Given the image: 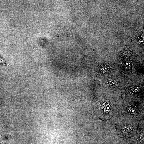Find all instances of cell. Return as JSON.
<instances>
[{
	"label": "cell",
	"instance_id": "6da1fadb",
	"mask_svg": "<svg viewBox=\"0 0 144 144\" xmlns=\"http://www.w3.org/2000/svg\"><path fill=\"white\" fill-rule=\"evenodd\" d=\"M137 123L134 122H122L117 125L118 134L122 137L128 138L132 137L137 133L138 128Z\"/></svg>",
	"mask_w": 144,
	"mask_h": 144
},
{
	"label": "cell",
	"instance_id": "7a4b0ae2",
	"mask_svg": "<svg viewBox=\"0 0 144 144\" xmlns=\"http://www.w3.org/2000/svg\"><path fill=\"white\" fill-rule=\"evenodd\" d=\"M137 55L130 50L125 49L121 52L119 62L121 67L126 71H130L135 64Z\"/></svg>",
	"mask_w": 144,
	"mask_h": 144
},
{
	"label": "cell",
	"instance_id": "3957f363",
	"mask_svg": "<svg viewBox=\"0 0 144 144\" xmlns=\"http://www.w3.org/2000/svg\"><path fill=\"white\" fill-rule=\"evenodd\" d=\"M110 101L105 97L102 98L98 105V112L102 120H107L111 117L115 110Z\"/></svg>",
	"mask_w": 144,
	"mask_h": 144
},
{
	"label": "cell",
	"instance_id": "277c9868",
	"mask_svg": "<svg viewBox=\"0 0 144 144\" xmlns=\"http://www.w3.org/2000/svg\"><path fill=\"white\" fill-rule=\"evenodd\" d=\"M125 111L127 116L136 117L139 115V110L137 104L132 103H129L125 108Z\"/></svg>",
	"mask_w": 144,
	"mask_h": 144
},
{
	"label": "cell",
	"instance_id": "5b68a950",
	"mask_svg": "<svg viewBox=\"0 0 144 144\" xmlns=\"http://www.w3.org/2000/svg\"><path fill=\"white\" fill-rule=\"evenodd\" d=\"M141 89L139 87H135L130 88L125 92L126 94L128 95H133L137 94L140 91Z\"/></svg>",
	"mask_w": 144,
	"mask_h": 144
},
{
	"label": "cell",
	"instance_id": "8992f818",
	"mask_svg": "<svg viewBox=\"0 0 144 144\" xmlns=\"http://www.w3.org/2000/svg\"><path fill=\"white\" fill-rule=\"evenodd\" d=\"M110 65L108 64L103 65L100 69V72L102 74H104L105 72H108L110 69Z\"/></svg>",
	"mask_w": 144,
	"mask_h": 144
},
{
	"label": "cell",
	"instance_id": "52a82bcc",
	"mask_svg": "<svg viewBox=\"0 0 144 144\" xmlns=\"http://www.w3.org/2000/svg\"><path fill=\"white\" fill-rule=\"evenodd\" d=\"M107 84L109 87L111 88L115 87L117 85V82L115 80L112 79L108 80Z\"/></svg>",
	"mask_w": 144,
	"mask_h": 144
}]
</instances>
